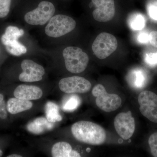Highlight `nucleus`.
I'll return each instance as SVG.
<instances>
[{"label": "nucleus", "mask_w": 157, "mask_h": 157, "mask_svg": "<svg viewBox=\"0 0 157 157\" xmlns=\"http://www.w3.org/2000/svg\"><path fill=\"white\" fill-rule=\"evenodd\" d=\"M71 132L76 140L91 145H101L106 139V132L104 128L88 121H79L73 124Z\"/></svg>", "instance_id": "1"}, {"label": "nucleus", "mask_w": 157, "mask_h": 157, "mask_svg": "<svg viewBox=\"0 0 157 157\" xmlns=\"http://www.w3.org/2000/svg\"><path fill=\"white\" fill-rule=\"evenodd\" d=\"M35 4L34 9L26 13L25 21L30 25H45L55 14V4L52 0H36Z\"/></svg>", "instance_id": "2"}, {"label": "nucleus", "mask_w": 157, "mask_h": 157, "mask_svg": "<svg viewBox=\"0 0 157 157\" xmlns=\"http://www.w3.org/2000/svg\"><path fill=\"white\" fill-rule=\"evenodd\" d=\"M63 56L66 69L70 73H79L87 67L89 58L87 54L81 48L68 46L64 49Z\"/></svg>", "instance_id": "3"}, {"label": "nucleus", "mask_w": 157, "mask_h": 157, "mask_svg": "<svg viewBox=\"0 0 157 157\" xmlns=\"http://www.w3.org/2000/svg\"><path fill=\"white\" fill-rule=\"evenodd\" d=\"M76 22L72 17L58 14L50 19L45 28V33L50 38H58L73 31L76 28Z\"/></svg>", "instance_id": "4"}, {"label": "nucleus", "mask_w": 157, "mask_h": 157, "mask_svg": "<svg viewBox=\"0 0 157 157\" xmlns=\"http://www.w3.org/2000/svg\"><path fill=\"white\" fill-rule=\"evenodd\" d=\"M25 34L23 29L14 26H9L1 37V41L8 52L14 56H20L27 52L24 45L18 41Z\"/></svg>", "instance_id": "5"}, {"label": "nucleus", "mask_w": 157, "mask_h": 157, "mask_svg": "<svg viewBox=\"0 0 157 157\" xmlns=\"http://www.w3.org/2000/svg\"><path fill=\"white\" fill-rule=\"evenodd\" d=\"M92 93L96 97V104L101 110L106 112L115 111L122 104L120 96L116 94H108L104 86L98 84L94 87Z\"/></svg>", "instance_id": "6"}, {"label": "nucleus", "mask_w": 157, "mask_h": 157, "mask_svg": "<svg viewBox=\"0 0 157 157\" xmlns=\"http://www.w3.org/2000/svg\"><path fill=\"white\" fill-rule=\"evenodd\" d=\"M117 46V39L114 36L108 33H102L95 39L92 48L98 59H104L115 51Z\"/></svg>", "instance_id": "7"}, {"label": "nucleus", "mask_w": 157, "mask_h": 157, "mask_svg": "<svg viewBox=\"0 0 157 157\" xmlns=\"http://www.w3.org/2000/svg\"><path fill=\"white\" fill-rule=\"evenodd\" d=\"M138 101L141 114L151 121L157 123V95L150 91H144L138 96Z\"/></svg>", "instance_id": "8"}, {"label": "nucleus", "mask_w": 157, "mask_h": 157, "mask_svg": "<svg viewBox=\"0 0 157 157\" xmlns=\"http://www.w3.org/2000/svg\"><path fill=\"white\" fill-rule=\"evenodd\" d=\"M59 86L62 92L67 94H84L89 91L91 84L83 77L73 76L62 78Z\"/></svg>", "instance_id": "9"}, {"label": "nucleus", "mask_w": 157, "mask_h": 157, "mask_svg": "<svg viewBox=\"0 0 157 157\" xmlns=\"http://www.w3.org/2000/svg\"><path fill=\"white\" fill-rule=\"evenodd\" d=\"M114 125L116 131L121 138L125 140L131 138L135 129V120L132 112L128 111L118 114L114 119Z\"/></svg>", "instance_id": "10"}, {"label": "nucleus", "mask_w": 157, "mask_h": 157, "mask_svg": "<svg viewBox=\"0 0 157 157\" xmlns=\"http://www.w3.org/2000/svg\"><path fill=\"white\" fill-rule=\"evenodd\" d=\"M91 4L95 9L93 11L94 19L99 22L111 20L115 13L114 0H91Z\"/></svg>", "instance_id": "11"}, {"label": "nucleus", "mask_w": 157, "mask_h": 157, "mask_svg": "<svg viewBox=\"0 0 157 157\" xmlns=\"http://www.w3.org/2000/svg\"><path fill=\"white\" fill-rule=\"evenodd\" d=\"M22 72L19 76L21 81L35 82L41 81L45 74V70L41 65L30 59H25L21 63Z\"/></svg>", "instance_id": "12"}, {"label": "nucleus", "mask_w": 157, "mask_h": 157, "mask_svg": "<svg viewBox=\"0 0 157 157\" xmlns=\"http://www.w3.org/2000/svg\"><path fill=\"white\" fill-rule=\"evenodd\" d=\"M43 92L42 89L36 86L20 85L14 90V97L18 99L32 101L42 98Z\"/></svg>", "instance_id": "13"}, {"label": "nucleus", "mask_w": 157, "mask_h": 157, "mask_svg": "<svg viewBox=\"0 0 157 157\" xmlns=\"http://www.w3.org/2000/svg\"><path fill=\"white\" fill-rule=\"evenodd\" d=\"M127 80L132 87L137 89L142 88L146 83V73L139 68L132 69L127 75Z\"/></svg>", "instance_id": "14"}, {"label": "nucleus", "mask_w": 157, "mask_h": 157, "mask_svg": "<svg viewBox=\"0 0 157 157\" xmlns=\"http://www.w3.org/2000/svg\"><path fill=\"white\" fill-rule=\"evenodd\" d=\"M53 127V123L48 121L46 118L40 117L37 118L29 123L27 128L31 133L36 135H40L46 131L51 130Z\"/></svg>", "instance_id": "15"}, {"label": "nucleus", "mask_w": 157, "mask_h": 157, "mask_svg": "<svg viewBox=\"0 0 157 157\" xmlns=\"http://www.w3.org/2000/svg\"><path fill=\"white\" fill-rule=\"evenodd\" d=\"M33 105L30 101L12 98L7 102V109L11 114H15L30 109Z\"/></svg>", "instance_id": "16"}, {"label": "nucleus", "mask_w": 157, "mask_h": 157, "mask_svg": "<svg viewBox=\"0 0 157 157\" xmlns=\"http://www.w3.org/2000/svg\"><path fill=\"white\" fill-rule=\"evenodd\" d=\"M45 113L47 120L50 122L61 121L63 118L59 111V107L55 103L48 102L45 106Z\"/></svg>", "instance_id": "17"}, {"label": "nucleus", "mask_w": 157, "mask_h": 157, "mask_svg": "<svg viewBox=\"0 0 157 157\" xmlns=\"http://www.w3.org/2000/svg\"><path fill=\"white\" fill-rule=\"evenodd\" d=\"M72 147L67 142H58L55 144L52 149V155L53 157H70Z\"/></svg>", "instance_id": "18"}, {"label": "nucleus", "mask_w": 157, "mask_h": 157, "mask_svg": "<svg viewBox=\"0 0 157 157\" xmlns=\"http://www.w3.org/2000/svg\"><path fill=\"white\" fill-rule=\"evenodd\" d=\"M128 23L129 26L133 30H141L145 27L146 19L143 14L135 13L129 16Z\"/></svg>", "instance_id": "19"}, {"label": "nucleus", "mask_w": 157, "mask_h": 157, "mask_svg": "<svg viewBox=\"0 0 157 157\" xmlns=\"http://www.w3.org/2000/svg\"><path fill=\"white\" fill-rule=\"evenodd\" d=\"M81 103V100L78 96L73 94L66 98L62 105V109L65 112H73L77 109Z\"/></svg>", "instance_id": "20"}, {"label": "nucleus", "mask_w": 157, "mask_h": 157, "mask_svg": "<svg viewBox=\"0 0 157 157\" xmlns=\"http://www.w3.org/2000/svg\"><path fill=\"white\" fill-rule=\"evenodd\" d=\"M13 0H0V18L6 17L10 12Z\"/></svg>", "instance_id": "21"}, {"label": "nucleus", "mask_w": 157, "mask_h": 157, "mask_svg": "<svg viewBox=\"0 0 157 157\" xmlns=\"http://www.w3.org/2000/svg\"><path fill=\"white\" fill-rule=\"evenodd\" d=\"M147 12L149 17L157 21V1L150 2L147 7Z\"/></svg>", "instance_id": "22"}, {"label": "nucleus", "mask_w": 157, "mask_h": 157, "mask_svg": "<svg viewBox=\"0 0 157 157\" xmlns=\"http://www.w3.org/2000/svg\"><path fill=\"white\" fill-rule=\"evenodd\" d=\"M148 144L152 155L157 157V132L151 135L148 139Z\"/></svg>", "instance_id": "23"}, {"label": "nucleus", "mask_w": 157, "mask_h": 157, "mask_svg": "<svg viewBox=\"0 0 157 157\" xmlns=\"http://www.w3.org/2000/svg\"><path fill=\"white\" fill-rule=\"evenodd\" d=\"M144 61L151 67L157 65V52L146 53L144 57Z\"/></svg>", "instance_id": "24"}, {"label": "nucleus", "mask_w": 157, "mask_h": 157, "mask_svg": "<svg viewBox=\"0 0 157 157\" xmlns=\"http://www.w3.org/2000/svg\"><path fill=\"white\" fill-rule=\"evenodd\" d=\"M137 40L140 43H148L149 42V34L146 32H140L137 36Z\"/></svg>", "instance_id": "25"}, {"label": "nucleus", "mask_w": 157, "mask_h": 157, "mask_svg": "<svg viewBox=\"0 0 157 157\" xmlns=\"http://www.w3.org/2000/svg\"><path fill=\"white\" fill-rule=\"evenodd\" d=\"M149 42L153 46L157 48V31H152L149 34Z\"/></svg>", "instance_id": "26"}, {"label": "nucleus", "mask_w": 157, "mask_h": 157, "mask_svg": "<svg viewBox=\"0 0 157 157\" xmlns=\"http://www.w3.org/2000/svg\"><path fill=\"white\" fill-rule=\"evenodd\" d=\"M7 115L5 102L3 101L0 103V118L2 119H5L7 118Z\"/></svg>", "instance_id": "27"}, {"label": "nucleus", "mask_w": 157, "mask_h": 157, "mask_svg": "<svg viewBox=\"0 0 157 157\" xmlns=\"http://www.w3.org/2000/svg\"><path fill=\"white\" fill-rule=\"evenodd\" d=\"M81 157L80 154L75 150H72L70 153V157Z\"/></svg>", "instance_id": "28"}, {"label": "nucleus", "mask_w": 157, "mask_h": 157, "mask_svg": "<svg viewBox=\"0 0 157 157\" xmlns=\"http://www.w3.org/2000/svg\"><path fill=\"white\" fill-rule=\"evenodd\" d=\"M8 157H22V156L20 155L13 154L10 155L8 156Z\"/></svg>", "instance_id": "29"}, {"label": "nucleus", "mask_w": 157, "mask_h": 157, "mask_svg": "<svg viewBox=\"0 0 157 157\" xmlns=\"http://www.w3.org/2000/svg\"><path fill=\"white\" fill-rule=\"evenodd\" d=\"M3 99H4V97H3V96L2 95L0 94V103L2 102L3 101Z\"/></svg>", "instance_id": "30"}, {"label": "nucleus", "mask_w": 157, "mask_h": 157, "mask_svg": "<svg viewBox=\"0 0 157 157\" xmlns=\"http://www.w3.org/2000/svg\"><path fill=\"white\" fill-rule=\"evenodd\" d=\"M2 151H1V150H0V157L2 156Z\"/></svg>", "instance_id": "31"}]
</instances>
